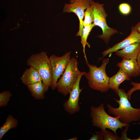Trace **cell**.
I'll use <instances>...</instances> for the list:
<instances>
[{
	"mask_svg": "<svg viewBox=\"0 0 140 140\" xmlns=\"http://www.w3.org/2000/svg\"><path fill=\"white\" fill-rule=\"evenodd\" d=\"M78 138L76 137H74L68 139V140H77L78 139Z\"/></svg>",
	"mask_w": 140,
	"mask_h": 140,
	"instance_id": "484cf974",
	"label": "cell"
},
{
	"mask_svg": "<svg viewBox=\"0 0 140 140\" xmlns=\"http://www.w3.org/2000/svg\"><path fill=\"white\" fill-rule=\"evenodd\" d=\"M90 5L92 7L94 16L93 23L95 26L100 27L102 31V34L97 37L103 39L107 45L111 37L118 33V31L107 25L106 18L108 15L104 9L103 4H100L91 0Z\"/></svg>",
	"mask_w": 140,
	"mask_h": 140,
	"instance_id": "8992f818",
	"label": "cell"
},
{
	"mask_svg": "<svg viewBox=\"0 0 140 140\" xmlns=\"http://www.w3.org/2000/svg\"><path fill=\"white\" fill-rule=\"evenodd\" d=\"M138 124L139 125H140V122H138L137 123H134V124Z\"/></svg>",
	"mask_w": 140,
	"mask_h": 140,
	"instance_id": "4316f807",
	"label": "cell"
},
{
	"mask_svg": "<svg viewBox=\"0 0 140 140\" xmlns=\"http://www.w3.org/2000/svg\"><path fill=\"white\" fill-rule=\"evenodd\" d=\"M95 26L94 24L93 23L89 25L84 26L82 34L81 36V41L83 47V52L86 61H87V60L85 52V46L87 45L89 48H90V45L87 41V38L92 29Z\"/></svg>",
	"mask_w": 140,
	"mask_h": 140,
	"instance_id": "e0dca14e",
	"label": "cell"
},
{
	"mask_svg": "<svg viewBox=\"0 0 140 140\" xmlns=\"http://www.w3.org/2000/svg\"><path fill=\"white\" fill-rule=\"evenodd\" d=\"M119 9L122 14L125 15L129 14L131 10V8L130 5L126 3H123L120 4Z\"/></svg>",
	"mask_w": 140,
	"mask_h": 140,
	"instance_id": "44dd1931",
	"label": "cell"
},
{
	"mask_svg": "<svg viewBox=\"0 0 140 140\" xmlns=\"http://www.w3.org/2000/svg\"><path fill=\"white\" fill-rule=\"evenodd\" d=\"M90 110L92 126L100 129L101 130L108 128L117 135L116 131L118 129H121L129 125L121 122L117 117H112L108 114L105 110L103 103L97 107L91 106Z\"/></svg>",
	"mask_w": 140,
	"mask_h": 140,
	"instance_id": "3957f363",
	"label": "cell"
},
{
	"mask_svg": "<svg viewBox=\"0 0 140 140\" xmlns=\"http://www.w3.org/2000/svg\"><path fill=\"white\" fill-rule=\"evenodd\" d=\"M84 17V19L83 22V27L91 24L94 22V16L93 11L90 5L85 11Z\"/></svg>",
	"mask_w": 140,
	"mask_h": 140,
	"instance_id": "ac0fdd59",
	"label": "cell"
},
{
	"mask_svg": "<svg viewBox=\"0 0 140 140\" xmlns=\"http://www.w3.org/2000/svg\"><path fill=\"white\" fill-rule=\"evenodd\" d=\"M109 61V58L103 59L102 64L99 67L90 64L88 61H86L89 71L85 72L84 75L88 80V85L91 88L102 93L106 92L110 89L108 85L109 77L106 71Z\"/></svg>",
	"mask_w": 140,
	"mask_h": 140,
	"instance_id": "7a4b0ae2",
	"label": "cell"
},
{
	"mask_svg": "<svg viewBox=\"0 0 140 140\" xmlns=\"http://www.w3.org/2000/svg\"><path fill=\"white\" fill-rule=\"evenodd\" d=\"M12 96L9 91H5L0 93V107H4L7 106L10 99Z\"/></svg>",
	"mask_w": 140,
	"mask_h": 140,
	"instance_id": "d6986e66",
	"label": "cell"
},
{
	"mask_svg": "<svg viewBox=\"0 0 140 140\" xmlns=\"http://www.w3.org/2000/svg\"><path fill=\"white\" fill-rule=\"evenodd\" d=\"M32 95L36 100L43 99L49 87L42 81L27 86Z\"/></svg>",
	"mask_w": 140,
	"mask_h": 140,
	"instance_id": "9a60e30c",
	"label": "cell"
},
{
	"mask_svg": "<svg viewBox=\"0 0 140 140\" xmlns=\"http://www.w3.org/2000/svg\"><path fill=\"white\" fill-rule=\"evenodd\" d=\"M71 52L66 53L61 57L53 54L49 57L51 64L52 81L51 87L53 90L57 88L58 79L64 71L70 60Z\"/></svg>",
	"mask_w": 140,
	"mask_h": 140,
	"instance_id": "52a82bcc",
	"label": "cell"
},
{
	"mask_svg": "<svg viewBox=\"0 0 140 140\" xmlns=\"http://www.w3.org/2000/svg\"><path fill=\"white\" fill-rule=\"evenodd\" d=\"M91 0H70L69 4L65 3L63 12L74 13L78 17L79 21V30L76 36H81L83 26V19L85 10L90 5Z\"/></svg>",
	"mask_w": 140,
	"mask_h": 140,
	"instance_id": "ba28073f",
	"label": "cell"
},
{
	"mask_svg": "<svg viewBox=\"0 0 140 140\" xmlns=\"http://www.w3.org/2000/svg\"><path fill=\"white\" fill-rule=\"evenodd\" d=\"M137 42H140V33L135 29L134 26H132L131 32L129 36L121 42L103 51L101 53L102 57L99 59L100 60L108 54L116 52L131 44Z\"/></svg>",
	"mask_w": 140,
	"mask_h": 140,
	"instance_id": "30bf717a",
	"label": "cell"
},
{
	"mask_svg": "<svg viewBox=\"0 0 140 140\" xmlns=\"http://www.w3.org/2000/svg\"><path fill=\"white\" fill-rule=\"evenodd\" d=\"M78 63L76 58H71L61 78L57 82V88L64 96L69 94L76 83L78 76L82 72L78 68Z\"/></svg>",
	"mask_w": 140,
	"mask_h": 140,
	"instance_id": "277c9868",
	"label": "cell"
},
{
	"mask_svg": "<svg viewBox=\"0 0 140 140\" xmlns=\"http://www.w3.org/2000/svg\"><path fill=\"white\" fill-rule=\"evenodd\" d=\"M117 65L123 69L130 78L138 76L140 74V68L136 59H123Z\"/></svg>",
	"mask_w": 140,
	"mask_h": 140,
	"instance_id": "8fae6325",
	"label": "cell"
},
{
	"mask_svg": "<svg viewBox=\"0 0 140 140\" xmlns=\"http://www.w3.org/2000/svg\"><path fill=\"white\" fill-rule=\"evenodd\" d=\"M130 77L122 69L120 68L117 73L111 77L109 78V86L110 89L115 92L119 88L120 84L125 80H130Z\"/></svg>",
	"mask_w": 140,
	"mask_h": 140,
	"instance_id": "5bb4252c",
	"label": "cell"
},
{
	"mask_svg": "<svg viewBox=\"0 0 140 140\" xmlns=\"http://www.w3.org/2000/svg\"><path fill=\"white\" fill-rule=\"evenodd\" d=\"M134 27L135 29L140 33V21L134 26Z\"/></svg>",
	"mask_w": 140,
	"mask_h": 140,
	"instance_id": "cb8c5ba5",
	"label": "cell"
},
{
	"mask_svg": "<svg viewBox=\"0 0 140 140\" xmlns=\"http://www.w3.org/2000/svg\"><path fill=\"white\" fill-rule=\"evenodd\" d=\"M104 137V140H121V137L114 135L112 132L106 130H101Z\"/></svg>",
	"mask_w": 140,
	"mask_h": 140,
	"instance_id": "ffe728a7",
	"label": "cell"
},
{
	"mask_svg": "<svg viewBox=\"0 0 140 140\" xmlns=\"http://www.w3.org/2000/svg\"><path fill=\"white\" fill-rule=\"evenodd\" d=\"M119 97V100L114 99L119 104L117 108H114L107 104L108 113L117 117L122 123L129 125L131 123L140 120V108L133 107L130 102L127 93L124 90L119 88L115 92Z\"/></svg>",
	"mask_w": 140,
	"mask_h": 140,
	"instance_id": "6da1fadb",
	"label": "cell"
},
{
	"mask_svg": "<svg viewBox=\"0 0 140 140\" xmlns=\"http://www.w3.org/2000/svg\"><path fill=\"white\" fill-rule=\"evenodd\" d=\"M18 125L17 120L12 115H9L5 123L0 128V140L8 131L16 128Z\"/></svg>",
	"mask_w": 140,
	"mask_h": 140,
	"instance_id": "2e32d148",
	"label": "cell"
},
{
	"mask_svg": "<svg viewBox=\"0 0 140 140\" xmlns=\"http://www.w3.org/2000/svg\"><path fill=\"white\" fill-rule=\"evenodd\" d=\"M140 51V42H137L117 51L115 52V54L122 59L136 60Z\"/></svg>",
	"mask_w": 140,
	"mask_h": 140,
	"instance_id": "7c38bea8",
	"label": "cell"
},
{
	"mask_svg": "<svg viewBox=\"0 0 140 140\" xmlns=\"http://www.w3.org/2000/svg\"><path fill=\"white\" fill-rule=\"evenodd\" d=\"M131 83L133 86V87L127 93V96L129 100H131V95L134 92L137 90H140V83L131 82Z\"/></svg>",
	"mask_w": 140,
	"mask_h": 140,
	"instance_id": "7402d4cb",
	"label": "cell"
},
{
	"mask_svg": "<svg viewBox=\"0 0 140 140\" xmlns=\"http://www.w3.org/2000/svg\"><path fill=\"white\" fill-rule=\"evenodd\" d=\"M90 140H104L102 132L96 131L95 134H93L90 138Z\"/></svg>",
	"mask_w": 140,
	"mask_h": 140,
	"instance_id": "603a6c76",
	"label": "cell"
},
{
	"mask_svg": "<svg viewBox=\"0 0 140 140\" xmlns=\"http://www.w3.org/2000/svg\"><path fill=\"white\" fill-rule=\"evenodd\" d=\"M82 72L79 75L76 83L69 93L68 99L63 104L65 110L69 114L72 115L79 112L80 109L79 104L80 94L83 89L80 88L79 84L81 78L85 73Z\"/></svg>",
	"mask_w": 140,
	"mask_h": 140,
	"instance_id": "9c48e42d",
	"label": "cell"
},
{
	"mask_svg": "<svg viewBox=\"0 0 140 140\" xmlns=\"http://www.w3.org/2000/svg\"><path fill=\"white\" fill-rule=\"evenodd\" d=\"M136 60L138 66L140 68V51L138 54Z\"/></svg>",
	"mask_w": 140,
	"mask_h": 140,
	"instance_id": "d4e9b609",
	"label": "cell"
},
{
	"mask_svg": "<svg viewBox=\"0 0 140 140\" xmlns=\"http://www.w3.org/2000/svg\"><path fill=\"white\" fill-rule=\"evenodd\" d=\"M27 64L35 68L39 73L44 83L48 87H51L52 75L49 58L45 52L33 54L28 59Z\"/></svg>",
	"mask_w": 140,
	"mask_h": 140,
	"instance_id": "5b68a950",
	"label": "cell"
},
{
	"mask_svg": "<svg viewBox=\"0 0 140 140\" xmlns=\"http://www.w3.org/2000/svg\"><path fill=\"white\" fill-rule=\"evenodd\" d=\"M20 79L22 83L27 86L42 81L38 72L35 68L31 66L25 70Z\"/></svg>",
	"mask_w": 140,
	"mask_h": 140,
	"instance_id": "4fadbf2b",
	"label": "cell"
}]
</instances>
